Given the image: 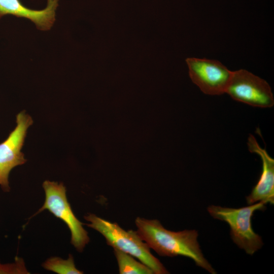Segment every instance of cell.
Segmentation results:
<instances>
[{"label": "cell", "mask_w": 274, "mask_h": 274, "mask_svg": "<svg viewBox=\"0 0 274 274\" xmlns=\"http://www.w3.org/2000/svg\"><path fill=\"white\" fill-rule=\"evenodd\" d=\"M136 231L149 246L161 256H183L191 258L196 265L212 274L216 271L204 258L197 238L195 230L172 231L165 229L156 219L137 217Z\"/></svg>", "instance_id": "cell-1"}, {"label": "cell", "mask_w": 274, "mask_h": 274, "mask_svg": "<svg viewBox=\"0 0 274 274\" xmlns=\"http://www.w3.org/2000/svg\"><path fill=\"white\" fill-rule=\"evenodd\" d=\"M84 218L89 222L86 225L101 234L108 245L138 259L155 274L169 273L162 263L151 253L149 246L136 231H126L117 223L111 222L93 214L85 216Z\"/></svg>", "instance_id": "cell-2"}, {"label": "cell", "mask_w": 274, "mask_h": 274, "mask_svg": "<svg viewBox=\"0 0 274 274\" xmlns=\"http://www.w3.org/2000/svg\"><path fill=\"white\" fill-rule=\"evenodd\" d=\"M265 203L259 201L241 208H230L212 205L207 210L214 218L226 222L230 228L233 242L251 255L263 245L261 237L255 233L252 226V218L256 211H263Z\"/></svg>", "instance_id": "cell-3"}, {"label": "cell", "mask_w": 274, "mask_h": 274, "mask_svg": "<svg viewBox=\"0 0 274 274\" xmlns=\"http://www.w3.org/2000/svg\"><path fill=\"white\" fill-rule=\"evenodd\" d=\"M45 200L43 206L33 215L45 210H48L61 220L69 228L71 243L79 252H82L90 241L87 231L74 214L66 195V188L62 183L46 180L43 183Z\"/></svg>", "instance_id": "cell-4"}, {"label": "cell", "mask_w": 274, "mask_h": 274, "mask_svg": "<svg viewBox=\"0 0 274 274\" xmlns=\"http://www.w3.org/2000/svg\"><path fill=\"white\" fill-rule=\"evenodd\" d=\"M225 93L235 100L253 107L270 108L274 105L268 83L244 69L232 72Z\"/></svg>", "instance_id": "cell-5"}, {"label": "cell", "mask_w": 274, "mask_h": 274, "mask_svg": "<svg viewBox=\"0 0 274 274\" xmlns=\"http://www.w3.org/2000/svg\"><path fill=\"white\" fill-rule=\"evenodd\" d=\"M33 123L31 117L22 111L16 116V126L6 140L0 144V186L4 192L10 191L9 176L11 170L24 164L27 160L21 152L27 130Z\"/></svg>", "instance_id": "cell-6"}, {"label": "cell", "mask_w": 274, "mask_h": 274, "mask_svg": "<svg viewBox=\"0 0 274 274\" xmlns=\"http://www.w3.org/2000/svg\"><path fill=\"white\" fill-rule=\"evenodd\" d=\"M186 61L192 81L202 92L211 95L225 93L232 71L216 60L190 57Z\"/></svg>", "instance_id": "cell-7"}, {"label": "cell", "mask_w": 274, "mask_h": 274, "mask_svg": "<svg viewBox=\"0 0 274 274\" xmlns=\"http://www.w3.org/2000/svg\"><path fill=\"white\" fill-rule=\"evenodd\" d=\"M248 148L252 153L258 155L262 160V171L259 179L251 193L246 197L250 205L259 201L265 204L274 203V159L265 149L261 148L252 134L248 138Z\"/></svg>", "instance_id": "cell-8"}, {"label": "cell", "mask_w": 274, "mask_h": 274, "mask_svg": "<svg viewBox=\"0 0 274 274\" xmlns=\"http://www.w3.org/2000/svg\"><path fill=\"white\" fill-rule=\"evenodd\" d=\"M58 6V0H47L45 8L33 10L24 6L20 0H0V19L7 15L24 18L32 22L38 29L49 30L55 21Z\"/></svg>", "instance_id": "cell-9"}, {"label": "cell", "mask_w": 274, "mask_h": 274, "mask_svg": "<svg viewBox=\"0 0 274 274\" xmlns=\"http://www.w3.org/2000/svg\"><path fill=\"white\" fill-rule=\"evenodd\" d=\"M120 274H153L152 270L134 257L119 249L113 248Z\"/></svg>", "instance_id": "cell-10"}, {"label": "cell", "mask_w": 274, "mask_h": 274, "mask_svg": "<svg viewBox=\"0 0 274 274\" xmlns=\"http://www.w3.org/2000/svg\"><path fill=\"white\" fill-rule=\"evenodd\" d=\"M42 266L47 270L58 274H83L82 271L78 270L75 264L72 255L70 254L67 259L58 257H51L47 259Z\"/></svg>", "instance_id": "cell-11"}, {"label": "cell", "mask_w": 274, "mask_h": 274, "mask_svg": "<svg viewBox=\"0 0 274 274\" xmlns=\"http://www.w3.org/2000/svg\"><path fill=\"white\" fill-rule=\"evenodd\" d=\"M27 271L23 259L16 257L15 262L11 263H2L0 262V274H26Z\"/></svg>", "instance_id": "cell-12"}]
</instances>
